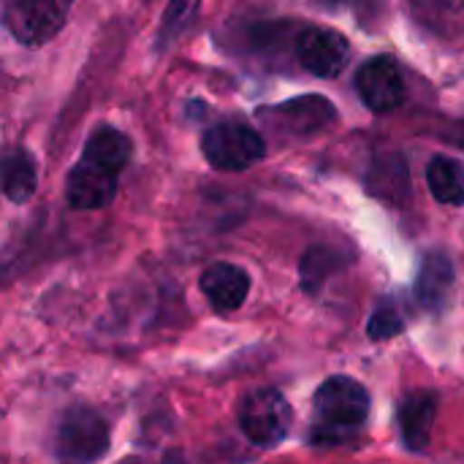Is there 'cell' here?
I'll return each instance as SVG.
<instances>
[{
	"mask_svg": "<svg viewBox=\"0 0 464 464\" xmlns=\"http://www.w3.org/2000/svg\"><path fill=\"white\" fill-rule=\"evenodd\" d=\"M258 117L272 133L280 136H294V139H307L329 128L337 117V109L332 101H326L318 92L291 98L285 103H275L266 109H258Z\"/></svg>",
	"mask_w": 464,
	"mask_h": 464,
	"instance_id": "6",
	"label": "cell"
},
{
	"mask_svg": "<svg viewBox=\"0 0 464 464\" xmlns=\"http://www.w3.org/2000/svg\"><path fill=\"white\" fill-rule=\"evenodd\" d=\"M454 280H457V269L451 258L446 253H430L421 261V269L416 277V302L432 313L443 310L454 291Z\"/></svg>",
	"mask_w": 464,
	"mask_h": 464,
	"instance_id": "12",
	"label": "cell"
},
{
	"mask_svg": "<svg viewBox=\"0 0 464 464\" xmlns=\"http://www.w3.org/2000/svg\"><path fill=\"white\" fill-rule=\"evenodd\" d=\"M367 188L378 196V198H386L392 204H402L411 193V185H408V166L400 155L394 158H378L375 160V169L370 174V182Z\"/></svg>",
	"mask_w": 464,
	"mask_h": 464,
	"instance_id": "17",
	"label": "cell"
},
{
	"mask_svg": "<svg viewBox=\"0 0 464 464\" xmlns=\"http://www.w3.org/2000/svg\"><path fill=\"white\" fill-rule=\"evenodd\" d=\"M351 264V256L345 250H337V247H324V245H315L310 247L304 256H302V269H299V277H302V288L315 296L340 269H345Z\"/></svg>",
	"mask_w": 464,
	"mask_h": 464,
	"instance_id": "15",
	"label": "cell"
},
{
	"mask_svg": "<svg viewBox=\"0 0 464 464\" xmlns=\"http://www.w3.org/2000/svg\"><path fill=\"white\" fill-rule=\"evenodd\" d=\"M201 152L207 163L218 171H245L264 160L266 155V139L247 122H218L204 130L201 136Z\"/></svg>",
	"mask_w": 464,
	"mask_h": 464,
	"instance_id": "2",
	"label": "cell"
},
{
	"mask_svg": "<svg viewBox=\"0 0 464 464\" xmlns=\"http://www.w3.org/2000/svg\"><path fill=\"white\" fill-rule=\"evenodd\" d=\"M71 5L73 0H3V24L19 44L38 46L57 35Z\"/></svg>",
	"mask_w": 464,
	"mask_h": 464,
	"instance_id": "5",
	"label": "cell"
},
{
	"mask_svg": "<svg viewBox=\"0 0 464 464\" xmlns=\"http://www.w3.org/2000/svg\"><path fill=\"white\" fill-rule=\"evenodd\" d=\"M201 294L207 296L209 307L218 313H234L247 302L250 294V275L228 261H218L204 269L201 280Z\"/></svg>",
	"mask_w": 464,
	"mask_h": 464,
	"instance_id": "11",
	"label": "cell"
},
{
	"mask_svg": "<svg viewBox=\"0 0 464 464\" xmlns=\"http://www.w3.org/2000/svg\"><path fill=\"white\" fill-rule=\"evenodd\" d=\"M402 329H405V321H402L400 310L394 304H381L367 324V337L372 343H383V340L397 337Z\"/></svg>",
	"mask_w": 464,
	"mask_h": 464,
	"instance_id": "20",
	"label": "cell"
},
{
	"mask_svg": "<svg viewBox=\"0 0 464 464\" xmlns=\"http://www.w3.org/2000/svg\"><path fill=\"white\" fill-rule=\"evenodd\" d=\"M427 185L430 193L449 207H462L464 204V166L454 158L435 155L427 163Z\"/></svg>",
	"mask_w": 464,
	"mask_h": 464,
	"instance_id": "16",
	"label": "cell"
},
{
	"mask_svg": "<svg viewBox=\"0 0 464 464\" xmlns=\"http://www.w3.org/2000/svg\"><path fill=\"white\" fill-rule=\"evenodd\" d=\"M294 427V411L283 392L256 389L239 402V430L258 449L280 446Z\"/></svg>",
	"mask_w": 464,
	"mask_h": 464,
	"instance_id": "3",
	"label": "cell"
},
{
	"mask_svg": "<svg viewBox=\"0 0 464 464\" xmlns=\"http://www.w3.org/2000/svg\"><path fill=\"white\" fill-rule=\"evenodd\" d=\"M367 416H370V392L359 381L348 375H334L324 381L313 397L310 446L315 449L348 446L364 430Z\"/></svg>",
	"mask_w": 464,
	"mask_h": 464,
	"instance_id": "1",
	"label": "cell"
},
{
	"mask_svg": "<svg viewBox=\"0 0 464 464\" xmlns=\"http://www.w3.org/2000/svg\"><path fill=\"white\" fill-rule=\"evenodd\" d=\"M130 150H133V144H130V139L120 128L101 125L98 130L90 133V139H87V144L82 150V158L122 174V169L130 160Z\"/></svg>",
	"mask_w": 464,
	"mask_h": 464,
	"instance_id": "13",
	"label": "cell"
},
{
	"mask_svg": "<svg viewBox=\"0 0 464 464\" xmlns=\"http://www.w3.org/2000/svg\"><path fill=\"white\" fill-rule=\"evenodd\" d=\"M198 5H201V0H169V8L160 19L158 38H155L158 52H166L171 44H177L182 38V33L193 24Z\"/></svg>",
	"mask_w": 464,
	"mask_h": 464,
	"instance_id": "19",
	"label": "cell"
},
{
	"mask_svg": "<svg viewBox=\"0 0 464 464\" xmlns=\"http://www.w3.org/2000/svg\"><path fill=\"white\" fill-rule=\"evenodd\" d=\"M353 87L362 103L375 114H389L405 101V76L389 54H378L362 63Z\"/></svg>",
	"mask_w": 464,
	"mask_h": 464,
	"instance_id": "8",
	"label": "cell"
},
{
	"mask_svg": "<svg viewBox=\"0 0 464 464\" xmlns=\"http://www.w3.org/2000/svg\"><path fill=\"white\" fill-rule=\"evenodd\" d=\"M109 451V424L106 419L87 408L71 405L54 430V457L65 462H95Z\"/></svg>",
	"mask_w": 464,
	"mask_h": 464,
	"instance_id": "4",
	"label": "cell"
},
{
	"mask_svg": "<svg viewBox=\"0 0 464 464\" xmlns=\"http://www.w3.org/2000/svg\"><path fill=\"white\" fill-rule=\"evenodd\" d=\"M38 185L35 160L24 147H14L3 155V193L14 204L30 201Z\"/></svg>",
	"mask_w": 464,
	"mask_h": 464,
	"instance_id": "14",
	"label": "cell"
},
{
	"mask_svg": "<svg viewBox=\"0 0 464 464\" xmlns=\"http://www.w3.org/2000/svg\"><path fill=\"white\" fill-rule=\"evenodd\" d=\"M462 128H464V125H462ZM459 141H462V144H464V136H462V139H459Z\"/></svg>",
	"mask_w": 464,
	"mask_h": 464,
	"instance_id": "22",
	"label": "cell"
},
{
	"mask_svg": "<svg viewBox=\"0 0 464 464\" xmlns=\"http://www.w3.org/2000/svg\"><path fill=\"white\" fill-rule=\"evenodd\" d=\"M117 179L120 174L98 166L92 160L79 158V163L68 174L65 198L71 209H103L117 196Z\"/></svg>",
	"mask_w": 464,
	"mask_h": 464,
	"instance_id": "9",
	"label": "cell"
},
{
	"mask_svg": "<svg viewBox=\"0 0 464 464\" xmlns=\"http://www.w3.org/2000/svg\"><path fill=\"white\" fill-rule=\"evenodd\" d=\"M324 3H332V5H337V3H351V0H324Z\"/></svg>",
	"mask_w": 464,
	"mask_h": 464,
	"instance_id": "21",
	"label": "cell"
},
{
	"mask_svg": "<svg viewBox=\"0 0 464 464\" xmlns=\"http://www.w3.org/2000/svg\"><path fill=\"white\" fill-rule=\"evenodd\" d=\"M294 52L307 73L321 79H334L348 65L351 44L343 33L332 27H302Z\"/></svg>",
	"mask_w": 464,
	"mask_h": 464,
	"instance_id": "7",
	"label": "cell"
},
{
	"mask_svg": "<svg viewBox=\"0 0 464 464\" xmlns=\"http://www.w3.org/2000/svg\"><path fill=\"white\" fill-rule=\"evenodd\" d=\"M411 11L432 33L451 35L464 27V0H411Z\"/></svg>",
	"mask_w": 464,
	"mask_h": 464,
	"instance_id": "18",
	"label": "cell"
},
{
	"mask_svg": "<svg viewBox=\"0 0 464 464\" xmlns=\"http://www.w3.org/2000/svg\"><path fill=\"white\" fill-rule=\"evenodd\" d=\"M438 408L440 400L435 392H411L402 397L400 408H397V424H400V435L402 443L408 446V451H427L430 440H432V427L438 419Z\"/></svg>",
	"mask_w": 464,
	"mask_h": 464,
	"instance_id": "10",
	"label": "cell"
}]
</instances>
